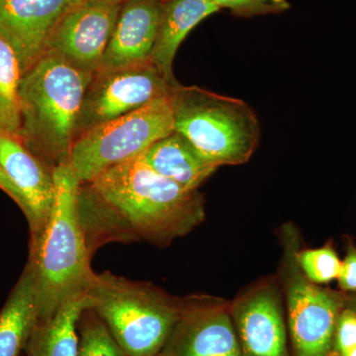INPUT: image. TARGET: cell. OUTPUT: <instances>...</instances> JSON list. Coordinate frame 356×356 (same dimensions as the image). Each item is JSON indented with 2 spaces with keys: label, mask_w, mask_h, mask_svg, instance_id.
Returning <instances> with one entry per match:
<instances>
[{
  "label": "cell",
  "mask_w": 356,
  "mask_h": 356,
  "mask_svg": "<svg viewBox=\"0 0 356 356\" xmlns=\"http://www.w3.org/2000/svg\"><path fill=\"white\" fill-rule=\"evenodd\" d=\"M79 213L91 254L109 242L168 247L205 220V200L138 156L81 184Z\"/></svg>",
  "instance_id": "cell-1"
},
{
  "label": "cell",
  "mask_w": 356,
  "mask_h": 356,
  "mask_svg": "<svg viewBox=\"0 0 356 356\" xmlns=\"http://www.w3.org/2000/svg\"><path fill=\"white\" fill-rule=\"evenodd\" d=\"M55 200L38 242L30 245L39 323L67 300L88 291L95 271L79 213L81 182L69 163L53 170Z\"/></svg>",
  "instance_id": "cell-2"
},
{
  "label": "cell",
  "mask_w": 356,
  "mask_h": 356,
  "mask_svg": "<svg viewBox=\"0 0 356 356\" xmlns=\"http://www.w3.org/2000/svg\"><path fill=\"white\" fill-rule=\"evenodd\" d=\"M95 74L46 54L19 86V138L51 170L69 163L77 118Z\"/></svg>",
  "instance_id": "cell-3"
},
{
  "label": "cell",
  "mask_w": 356,
  "mask_h": 356,
  "mask_svg": "<svg viewBox=\"0 0 356 356\" xmlns=\"http://www.w3.org/2000/svg\"><path fill=\"white\" fill-rule=\"evenodd\" d=\"M91 310L128 356H159L177 324L181 298L153 283L105 271L88 289Z\"/></svg>",
  "instance_id": "cell-4"
},
{
  "label": "cell",
  "mask_w": 356,
  "mask_h": 356,
  "mask_svg": "<svg viewBox=\"0 0 356 356\" xmlns=\"http://www.w3.org/2000/svg\"><path fill=\"white\" fill-rule=\"evenodd\" d=\"M175 132L211 165L247 163L259 146L261 125L243 100L178 84L172 93Z\"/></svg>",
  "instance_id": "cell-5"
},
{
  "label": "cell",
  "mask_w": 356,
  "mask_h": 356,
  "mask_svg": "<svg viewBox=\"0 0 356 356\" xmlns=\"http://www.w3.org/2000/svg\"><path fill=\"white\" fill-rule=\"evenodd\" d=\"M282 255L277 275L284 299L290 356H332L337 318L344 295L311 282L297 259L303 238L286 222L278 231Z\"/></svg>",
  "instance_id": "cell-6"
},
{
  "label": "cell",
  "mask_w": 356,
  "mask_h": 356,
  "mask_svg": "<svg viewBox=\"0 0 356 356\" xmlns=\"http://www.w3.org/2000/svg\"><path fill=\"white\" fill-rule=\"evenodd\" d=\"M172 95L91 129L77 138L69 165L81 184H89L117 165L138 158L175 132Z\"/></svg>",
  "instance_id": "cell-7"
},
{
  "label": "cell",
  "mask_w": 356,
  "mask_h": 356,
  "mask_svg": "<svg viewBox=\"0 0 356 356\" xmlns=\"http://www.w3.org/2000/svg\"><path fill=\"white\" fill-rule=\"evenodd\" d=\"M177 86L170 83L151 60L99 70L84 95L74 140L91 129L172 95Z\"/></svg>",
  "instance_id": "cell-8"
},
{
  "label": "cell",
  "mask_w": 356,
  "mask_h": 356,
  "mask_svg": "<svg viewBox=\"0 0 356 356\" xmlns=\"http://www.w3.org/2000/svg\"><path fill=\"white\" fill-rule=\"evenodd\" d=\"M240 356H290L284 299L277 275L266 276L229 301Z\"/></svg>",
  "instance_id": "cell-9"
},
{
  "label": "cell",
  "mask_w": 356,
  "mask_h": 356,
  "mask_svg": "<svg viewBox=\"0 0 356 356\" xmlns=\"http://www.w3.org/2000/svg\"><path fill=\"white\" fill-rule=\"evenodd\" d=\"M229 301L207 294L181 298L177 324L159 356H240Z\"/></svg>",
  "instance_id": "cell-10"
},
{
  "label": "cell",
  "mask_w": 356,
  "mask_h": 356,
  "mask_svg": "<svg viewBox=\"0 0 356 356\" xmlns=\"http://www.w3.org/2000/svg\"><path fill=\"white\" fill-rule=\"evenodd\" d=\"M123 3L121 0H83L72 7L58 21L47 51L83 72L97 74Z\"/></svg>",
  "instance_id": "cell-11"
},
{
  "label": "cell",
  "mask_w": 356,
  "mask_h": 356,
  "mask_svg": "<svg viewBox=\"0 0 356 356\" xmlns=\"http://www.w3.org/2000/svg\"><path fill=\"white\" fill-rule=\"evenodd\" d=\"M0 168L19 193L29 224L30 245L38 242L55 200L53 170L33 154L18 136L0 128Z\"/></svg>",
  "instance_id": "cell-12"
},
{
  "label": "cell",
  "mask_w": 356,
  "mask_h": 356,
  "mask_svg": "<svg viewBox=\"0 0 356 356\" xmlns=\"http://www.w3.org/2000/svg\"><path fill=\"white\" fill-rule=\"evenodd\" d=\"M83 0H0V35L13 47L22 76L43 57L58 21Z\"/></svg>",
  "instance_id": "cell-13"
},
{
  "label": "cell",
  "mask_w": 356,
  "mask_h": 356,
  "mask_svg": "<svg viewBox=\"0 0 356 356\" xmlns=\"http://www.w3.org/2000/svg\"><path fill=\"white\" fill-rule=\"evenodd\" d=\"M163 7L159 0L124 1L103 58L102 70L127 67L149 60Z\"/></svg>",
  "instance_id": "cell-14"
},
{
  "label": "cell",
  "mask_w": 356,
  "mask_h": 356,
  "mask_svg": "<svg viewBox=\"0 0 356 356\" xmlns=\"http://www.w3.org/2000/svg\"><path fill=\"white\" fill-rule=\"evenodd\" d=\"M220 10L211 0H172L163 3L151 62L173 86L179 84L173 74V60L180 44L205 18Z\"/></svg>",
  "instance_id": "cell-15"
},
{
  "label": "cell",
  "mask_w": 356,
  "mask_h": 356,
  "mask_svg": "<svg viewBox=\"0 0 356 356\" xmlns=\"http://www.w3.org/2000/svg\"><path fill=\"white\" fill-rule=\"evenodd\" d=\"M38 324L34 273L28 261L0 311V356H24Z\"/></svg>",
  "instance_id": "cell-16"
},
{
  "label": "cell",
  "mask_w": 356,
  "mask_h": 356,
  "mask_svg": "<svg viewBox=\"0 0 356 356\" xmlns=\"http://www.w3.org/2000/svg\"><path fill=\"white\" fill-rule=\"evenodd\" d=\"M140 158L154 172L189 191H198L217 170L177 132L154 143Z\"/></svg>",
  "instance_id": "cell-17"
},
{
  "label": "cell",
  "mask_w": 356,
  "mask_h": 356,
  "mask_svg": "<svg viewBox=\"0 0 356 356\" xmlns=\"http://www.w3.org/2000/svg\"><path fill=\"white\" fill-rule=\"evenodd\" d=\"M89 308L88 292L65 301L50 318L37 325L24 356H79V323Z\"/></svg>",
  "instance_id": "cell-18"
},
{
  "label": "cell",
  "mask_w": 356,
  "mask_h": 356,
  "mask_svg": "<svg viewBox=\"0 0 356 356\" xmlns=\"http://www.w3.org/2000/svg\"><path fill=\"white\" fill-rule=\"evenodd\" d=\"M22 70L13 47L0 35V128L19 137Z\"/></svg>",
  "instance_id": "cell-19"
},
{
  "label": "cell",
  "mask_w": 356,
  "mask_h": 356,
  "mask_svg": "<svg viewBox=\"0 0 356 356\" xmlns=\"http://www.w3.org/2000/svg\"><path fill=\"white\" fill-rule=\"evenodd\" d=\"M79 332V356H128L91 309H86L81 315Z\"/></svg>",
  "instance_id": "cell-20"
},
{
  "label": "cell",
  "mask_w": 356,
  "mask_h": 356,
  "mask_svg": "<svg viewBox=\"0 0 356 356\" xmlns=\"http://www.w3.org/2000/svg\"><path fill=\"white\" fill-rule=\"evenodd\" d=\"M300 268L311 282L324 285L339 280L343 261L334 247L323 245L318 248H300L297 254Z\"/></svg>",
  "instance_id": "cell-21"
},
{
  "label": "cell",
  "mask_w": 356,
  "mask_h": 356,
  "mask_svg": "<svg viewBox=\"0 0 356 356\" xmlns=\"http://www.w3.org/2000/svg\"><path fill=\"white\" fill-rule=\"evenodd\" d=\"M220 9L231 11L238 17L280 14L290 8L287 0H211Z\"/></svg>",
  "instance_id": "cell-22"
},
{
  "label": "cell",
  "mask_w": 356,
  "mask_h": 356,
  "mask_svg": "<svg viewBox=\"0 0 356 356\" xmlns=\"http://www.w3.org/2000/svg\"><path fill=\"white\" fill-rule=\"evenodd\" d=\"M356 346V312L343 307L334 330L332 356H339Z\"/></svg>",
  "instance_id": "cell-23"
},
{
  "label": "cell",
  "mask_w": 356,
  "mask_h": 356,
  "mask_svg": "<svg viewBox=\"0 0 356 356\" xmlns=\"http://www.w3.org/2000/svg\"><path fill=\"white\" fill-rule=\"evenodd\" d=\"M339 287L346 292H356V248L350 245L348 254L343 261L341 275L339 280Z\"/></svg>",
  "instance_id": "cell-24"
},
{
  "label": "cell",
  "mask_w": 356,
  "mask_h": 356,
  "mask_svg": "<svg viewBox=\"0 0 356 356\" xmlns=\"http://www.w3.org/2000/svg\"><path fill=\"white\" fill-rule=\"evenodd\" d=\"M0 189H1L2 191L6 192L7 195H8L9 197L13 199L14 202L19 206L20 209L22 208V201H21L19 193L16 191L13 184H11L8 177H6V173L2 172L1 168H0Z\"/></svg>",
  "instance_id": "cell-25"
},
{
  "label": "cell",
  "mask_w": 356,
  "mask_h": 356,
  "mask_svg": "<svg viewBox=\"0 0 356 356\" xmlns=\"http://www.w3.org/2000/svg\"><path fill=\"white\" fill-rule=\"evenodd\" d=\"M344 307L356 312V292L350 295H344Z\"/></svg>",
  "instance_id": "cell-26"
},
{
  "label": "cell",
  "mask_w": 356,
  "mask_h": 356,
  "mask_svg": "<svg viewBox=\"0 0 356 356\" xmlns=\"http://www.w3.org/2000/svg\"><path fill=\"white\" fill-rule=\"evenodd\" d=\"M339 356H356V346L350 348V350L344 351V353H341Z\"/></svg>",
  "instance_id": "cell-27"
},
{
  "label": "cell",
  "mask_w": 356,
  "mask_h": 356,
  "mask_svg": "<svg viewBox=\"0 0 356 356\" xmlns=\"http://www.w3.org/2000/svg\"><path fill=\"white\" fill-rule=\"evenodd\" d=\"M159 1L163 2V3H168V2L172 1V0H159Z\"/></svg>",
  "instance_id": "cell-28"
},
{
  "label": "cell",
  "mask_w": 356,
  "mask_h": 356,
  "mask_svg": "<svg viewBox=\"0 0 356 356\" xmlns=\"http://www.w3.org/2000/svg\"><path fill=\"white\" fill-rule=\"evenodd\" d=\"M121 1H125V0H121Z\"/></svg>",
  "instance_id": "cell-29"
}]
</instances>
